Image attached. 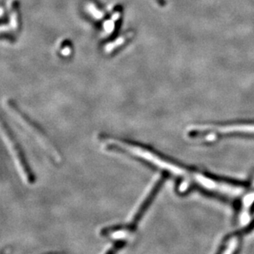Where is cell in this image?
Listing matches in <instances>:
<instances>
[{"mask_svg":"<svg viewBox=\"0 0 254 254\" xmlns=\"http://www.w3.org/2000/svg\"><path fill=\"white\" fill-rule=\"evenodd\" d=\"M20 11H19V4L18 1H14L12 3L10 13V24L11 29L13 31H19L20 26H21V19H20Z\"/></svg>","mask_w":254,"mask_h":254,"instance_id":"8","label":"cell"},{"mask_svg":"<svg viewBox=\"0 0 254 254\" xmlns=\"http://www.w3.org/2000/svg\"><path fill=\"white\" fill-rule=\"evenodd\" d=\"M254 135V124H235L226 125H203L192 127L189 135L192 138H200L202 140L212 143L217 140L219 135Z\"/></svg>","mask_w":254,"mask_h":254,"instance_id":"2","label":"cell"},{"mask_svg":"<svg viewBox=\"0 0 254 254\" xmlns=\"http://www.w3.org/2000/svg\"><path fill=\"white\" fill-rule=\"evenodd\" d=\"M60 53L64 56H68L72 53V45L70 42H66L62 43V45L60 47Z\"/></svg>","mask_w":254,"mask_h":254,"instance_id":"10","label":"cell"},{"mask_svg":"<svg viewBox=\"0 0 254 254\" xmlns=\"http://www.w3.org/2000/svg\"><path fill=\"white\" fill-rule=\"evenodd\" d=\"M84 9L85 12L95 21H101L105 19L106 16L105 11L103 10L102 7L94 0H88L84 5Z\"/></svg>","mask_w":254,"mask_h":254,"instance_id":"7","label":"cell"},{"mask_svg":"<svg viewBox=\"0 0 254 254\" xmlns=\"http://www.w3.org/2000/svg\"><path fill=\"white\" fill-rule=\"evenodd\" d=\"M239 239L238 236H234V237H231V239H229L227 243H226V249L222 250L221 253L224 254H232L234 252L237 251V249L239 248Z\"/></svg>","mask_w":254,"mask_h":254,"instance_id":"9","label":"cell"},{"mask_svg":"<svg viewBox=\"0 0 254 254\" xmlns=\"http://www.w3.org/2000/svg\"><path fill=\"white\" fill-rule=\"evenodd\" d=\"M123 8L122 6H116L112 12L109 19L106 21L103 31H104V37H113L116 33L118 29L120 28V21L122 18Z\"/></svg>","mask_w":254,"mask_h":254,"instance_id":"6","label":"cell"},{"mask_svg":"<svg viewBox=\"0 0 254 254\" xmlns=\"http://www.w3.org/2000/svg\"><path fill=\"white\" fill-rule=\"evenodd\" d=\"M135 32L133 30H128L126 32L121 34L120 36L108 42L103 46V52L105 55H114L118 51V49H121L125 46L127 42H130L134 37Z\"/></svg>","mask_w":254,"mask_h":254,"instance_id":"5","label":"cell"},{"mask_svg":"<svg viewBox=\"0 0 254 254\" xmlns=\"http://www.w3.org/2000/svg\"><path fill=\"white\" fill-rule=\"evenodd\" d=\"M166 179H167V175L163 174H161V176L156 180V183L154 184L153 187L150 190V192H148L145 199L143 200V202L141 203L140 207L135 212L134 215L132 220L130 221L129 223L104 228L101 231V235L115 239H125L127 236L131 235V233H133L137 230V226L140 222L141 219L143 218L146 211L148 210L150 203L156 197V193L159 192V190H161V188L162 187L164 182L166 181Z\"/></svg>","mask_w":254,"mask_h":254,"instance_id":"1","label":"cell"},{"mask_svg":"<svg viewBox=\"0 0 254 254\" xmlns=\"http://www.w3.org/2000/svg\"><path fill=\"white\" fill-rule=\"evenodd\" d=\"M2 128H3L4 137L8 141V145L14 153L16 161L19 165L22 176L25 178V179L29 184H34L35 180H36L35 175L31 171V168L27 163V161H26L25 155H24L23 150H21V146L17 140L15 136L13 134V132H11L10 128L8 127V125H6L5 123L3 121L2 122Z\"/></svg>","mask_w":254,"mask_h":254,"instance_id":"4","label":"cell"},{"mask_svg":"<svg viewBox=\"0 0 254 254\" xmlns=\"http://www.w3.org/2000/svg\"><path fill=\"white\" fill-rule=\"evenodd\" d=\"M153 3H156V5L159 6V7H165L166 6V0H151Z\"/></svg>","mask_w":254,"mask_h":254,"instance_id":"11","label":"cell"},{"mask_svg":"<svg viewBox=\"0 0 254 254\" xmlns=\"http://www.w3.org/2000/svg\"><path fill=\"white\" fill-rule=\"evenodd\" d=\"M8 109H10L11 113L16 120L19 123V125H21L30 134L33 136L34 138L41 144L54 161L60 162L61 161L60 152L58 151L54 144L51 143L49 138H47L44 132L41 130L35 123L32 122L31 119L26 116L23 112H21L13 101H8Z\"/></svg>","mask_w":254,"mask_h":254,"instance_id":"3","label":"cell"}]
</instances>
